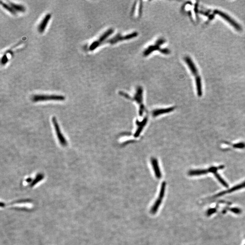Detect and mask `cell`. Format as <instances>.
<instances>
[{"instance_id":"obj_1","label":"cell","mask_w":245,"mask_h":245,"mask_svg":"<svg viewBox=\"0 0 245 245\" xmlns=\"http://www.w3.org/2000/svg\"><path fill=\"white\" fill-rule=\"evenodd\" d=\"M166 42V39L164 38H159L157 41L152 44L148 46L143 51V56L147 57L154 52L158 51L162 54L168 55L171 53V51L168 48H162V46Z\"/></svg>"},{"instance_id":"obj_2","label":"cell","mask_w":245,"mask_h":245,"mask_svg":"<svg viewBox=\"0 0 245 245\" xmlns=\"http://www.w3.org/2000/svg\"><path fill=\"white\" fill-rule=\"evenodd\" d=\"M138 35H139V33L136 32H133L125 34V35H122L121 34L118 33L111 38L108 40L106 43L112 45H115L120 42L123 41H128V40L133 39L137 37Z\"/></svg>"},{"instance_id":"obj_3","label":"cell","mask_w":245,"mask_h":245,"mask_svg":"<svg viewBox=\"0 0 245 245\" xmlns=\"http://www.w3.org/2000/svg\"><path fill=\"white\" fill-rule=\"evenodd\" d=\"M114 30L113 29L110 28L104 32L101 36L99 38L98 40L94 41L89 46V49L90 51H93L96 50L97 48L102 44L105 42H107L108 38L113 33Z\"/></svg>"},{"instance_id":"obj_4","label":"cell","mask_w":245,"mask_h":245,"mask_svg":"<svg viewBox=\"0 0 245 245\" xmlns=\"http://www.w3.org/2000/svg\"><path fill=\"white\" fill-rule=\"evenodd\" d=\"M166 185V182H163L162 184H161V189H160V192H159L158 198L156 200L154 205L153 206V207L151 208V210H150V213L152 214H154L157 213L159 207H160V206L161 205V203L162 202L163 199L164 198Z\"/></svg>"},{"instance_id":"obj_5","label":"cell","mask_w":245,"mask_h":245,"mask_svg":"<svg viewBox=\"0 0 245 245\" xmlns=\"http://www.w3.org/2000/svg\"><path fill=\"white\" fill-rule=\"evenodd\" d=\"M34 102L42 101L47 100L63 101L65 97L63 95H34L32 98Z\"/></svg>"},{"instance_id":"obj_6","label":"cell","mask_w":245,"mask_h":245,"mask_svg":"<svg viewBox=\"0 0 245 245\" xmlns=\"http://www.w3.org/2000/svg\"><path fill=\"white\" fill-rule=\"evenodd\" d=\"M52 122L54 126L55 130H56V134L57 137L58 138L59 142L61 145L63 147H66L67 146V142L66 140L65 139V137L63 136L62 133L61 132V130L60 129L59 125L57 122L56 119V117H54L52 118Z\"/></svg>"},{"instance_id":"obj_7","label":"cell","mask_w":245,"mask_h":245,"mask_svg":"<svg viewBox=\"0 0 245 245\" xmlns=\"http://www.w3.org/2000/svg\"><path fill=\"white\" fill-rule=\"evenodd\" d=\"M143 94H144V89L143 87L140 86H138L136 89V92L135 93L133 97H131L129 95L128 99L134 100L140 106H144L143 103Z\"/></svg>"},{"instance_id":"obj_8","label":"cell","mask_w":245,"mask_h":245,"mask_svg":"<svg viewBox=\"0 0 245 245\" xmlns=\"http://www.w3.org/2000/svg\"><path fill=\"white\" fill-rule=\"evenodd\" d=\"M214 13L222 16L223 18H224L225 20H227L232 26H233L235 29H236L237 30H238V31H240V30H241V26L239 25L238 24L236 23V21L232 19V18L230 17L229 15H227V14L224 13V12H222V11L218 10L215 11H214Z\"/></svg>"},{"instance_id":"obj_9","label":"cell","mask_w":245,"mask_h":245,"mask_svg":"<svg viewBox=\"0 0 245 245\" xmlns=\"http://www.w3.org/2000/svg\"><path fill=\"white\" fill-rule=\"evenodd\" d=\"M184 59L186 63L187 64V66H189V68L191 73L194 75L196 79L200 77L199 75L198 70L196 69L195 65L194 64L193 61L191 60L190 57L189 56H186L184 57Z\"/></svg>"},{"instance_id":"obj_10","label":"cell","mask_w":245,"mask_h":245,"mask_svg":"<svg viewBox=\"0 0 245 245\" xmlns=\"http://www.w3.org/2000/svg\"><path fill=\"white\" fill-rule=\"evenodd\" d=\"M51 15L50 14H47L46 15L45 17H44L38 27V30L39 32L43 33L44 32L48 24L51 19Z\"/></svg>"},{"instance_id":"obj_11","label":"cell","mask_w":245,"mask_h":245,"mask_svg":"<svg viewBox=\"0 0 245 245\" xmlns=\"http://www.w3.org/2000/svg\"><path fill=\"white\" fill-rule=\"evenodd\" d=\"M151 163L155 173V176L157 178L160 179L162 177V173L160 171L158 160L154 158H152L151 159Z\"/></svg>"},{"instance_id":"obj_12","label":"cell","mask_w":245,"mask_h":245,"mask_svg":"<svg viewBox=\"0 0 245 245\" xmlns=\"http://www.w3.org/2000/svg\"><path fill=\"white\" fill-rule=\"evenodd\" d=\"M244 187H245V182H243V183L238 185L235 186L234 187H232V188L229 189V190H227L219 192V194H217L215 196H214V198H218V197L222 196L226 194H230L231 192H233L235 191L238 190L242 188H244Z\"/></svg>"},{"instance_id":"obj_13","label":"cell","mask_w":245,"mask_h":245,"mask_svg":"<svg viewBox=\"0 0 245 245\" xmlns=\"http://www.w3.org/2000/svg\"><path fill=\"white\" fill-rule=\"evenodd\" d=\"M174 109H175L174 107H169L168 108L155 109L152 111V116L153 117H156L160 115L172 112V111H174Z\"/></svg>"},{"instance_id":"obj_14","label":"cell","mask_w":245,"mask_h":245,"mask_svg":"<svg viewBox=\"0 0 245 245\" xmlns=\"http://www.w3.org/2000/svg\"><path fill=\"white\" fill-rule=\"evenodd\" d=\"M147 121H148V118L147 117H145L141 122H140L139 121H136V125H137L138 127V129L136 130V132L134 135L135 137L137 138V137H139L140 134L143 130L144 127L146 125Z\"/></svg>"},{"instance_id":"obj_15","label":"cell","mask_w":245,"mask_h":245,"mask_svg":"<svg viewBox=\"0 0 245 245\" xmlns=\"http://www.w3.org/2000/svg\"><path fill=\"white\" fill-rule=\"evenodd\" d=\"M136 2L133 5L131 11V14L132 15H134V14L137 13L138 16H141L143 8L142 1H139V3H136Z\"/></svg>"},{"instance_id":"obj_16","label":"cell","mask_w":245,"mask_h":245,"mask_svg":"<svg viewBox=\"0 0 245 245\" xmlns=\"http://www.w3.org/2000/svg\"><path fill=\"white\" fill-rule=\"evenodd\" d=\"M8 2L16 12V11H18L20 12H24L25 11V9L23 6L20 5V4L13 3L11 1H8Z\"/></svg>"},{"instance_id":"obj_17","label":"cell","mask_w":245,"mask_h":245,"mask_svg":"<svg viewBox=\"0 0 245 245\" xmlns=\"http://www.w3.org/2000/svg\"><path fill=\"white\" fill-rule=\"evenodd\" d=\"M209 172L208 170H191L189 172V175L190 176H199L202 175L207 174Z\"/></svg>"},{"instance_id":"obj_18","label":"cell","mask_w":245,"mask_h":245,"mask_svg":"<svg viewBox=\"0 0 245 245\" xmlns=\"http://www.w3.org/2000/svg\"><path fill=\"white\" fill-rule=\"evenodd\" d=\"M196 89L199 96H201L202 95V83L200 77L196 79Z\"/></svg>"},{"instance_id":"obj_19","label":"cell","mask_w":245,"mask_h":245,"mask_svg":"<svg viewBox=\"0 0 245 245\" xmlns=\"http://www.w3.org/2000/svg\"><path fill=\"white\" fill-rule=\"evenodd\" d=\"M1 5L3 6V8H5L6 10L9 11L10 13L13 15L16 14V11L13 9V8L11 7V6L9 3L7 4V3H5V2H2V1H1Z\"/></svg>"},{"instance_id":"obj_20","label":"cell","mask_w":245,"mask_h":245,"mask_svg":"<svg viewBox=\"0 0 245 245\" xmlns=\"http://www.w3.org/2000/svg\"><path fill=\"white\" fill-rule=\"evenodd\" d=\"M214 175H215V177H216V178L218 179V180L219 181V182L222 184V185L223 186L225 187H228V184H227V183L219 175L218 173H217V172H215V173H214Z\"/></svg>"},{"instance_id":"obj_21","label":"cell","mask_w":245,"mask_h":245,"mask_svg":"<svg viewBox=\"0 0 245 245\" xmlns=\"http://www.w3.org/2000/svg\"><path fill=\"white\" fill-rule=\"evenodd\" d=\"M43 177L44 175H43V174L39 173V174H38L37 176L36 177V179H34V181L33 182L32 185H34V184H36V183L38 182L39 181L41 180L42 179H43Z\"/></svg>"},{"instance_id":"obj_22","label":"cell","mask_w":245,"mask_h":245,"mask_svg":"<svg viewBox=\"0 0 245 245\" xmlns=\"http://www.w3.org/2000/svg\"><path fill=\"white\" fill-rule=\"evenodd\" d=\"M234 148H238V149H243L245 147V144L244 143H238L235 144L233 145Z\"/></svg>"},{"instance_id":"obj_23","label":"cell","mask_w":245,"mask_h":245,"mask_svg":"<svg viewBox=\"0 0 245 245\" xmlns=\"http://www.w3.org/2000/svg\"><path fill=\"white\" fill-rule=\"evenodd\" d=\"M231 211L235 213H241V211L239 209L237 208H233L231 209Z\"/></svg>"},{"instance_id":"obj_24","label":"cell","mask_w":245,"mask_h":245,"mask_svg":"<svg viewBox=\"0 0 245 245\" xmlns=\"http://www.w3.org/2000/svg\"><path fill=\"white\" fill-rule=\"evenodd\" d=\"M215 211V210L214 209L211 210H211H209V211H208V214H212V213H214V212H215V211Z\"/></svg>"},{"instance_id":"obj_25","label":"cell","mask_w":245,"mask_h":245,"mask_svg":"<svg viewBox=\"0 0 245 245\" xmlns=\"http://www.w3.org/2000/svg\"></svg>"}]
</instances>
